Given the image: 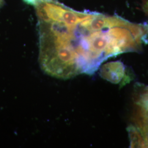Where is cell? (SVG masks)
Here are the masks:
<instances>
[{
  "label": "cell",
  "instance_id": "5",
  "mask_svg": "<svg viewBox=\"0 0 148 148\" xmlns=\"http://www.w3.org/2000/svg\"><path fill=\"white\" fill-rule=\"evenodd\" d=\"M3 2V0H0V7L2 5Z\"/></svg>",
  "mask_w": 148,
  "mask_h": 148
},
{
  "label": "cell",
  "instance_id": "2",
  "mask_svg": "<svg viewBox=\"0 0 148 148\" xmlns=\"http://www.w3.org/2000/svg\"><path fill=\"white\" fill-rule=\"evenodd\" d=\"M123 65L120 62L105 64L101 70V75L105 79L113 83L119 82L124 76Z\"/></svg>",
  "mask_w": 148,
  "mask_h": 148
},
{
  "label": "cell",
  "instance_id": "3",
  "mask_svg": "<svg viewBox=\"0 0 148 148\" xmlns=\"http://www.w3.org/2000/svg\"><path fill=\"white\" fill-rule=\"evenodd\" d=\"M129 133L131 138V147H145L147 146L142 134L136 127L129 128Z\"/></svg>",
  "mask_w": 148,
  "mask_h": 148
},
{
  "label": "cell",
  "instance_id": "4",
  "mask_svg": "<svg viewBox=\"0 0 148 148\" xmlns=\"http://www.w3.org/2000/svg\"><path fill=\"white\" fill-rule=\"evenodd\" d=\"M26 3L30 5H34L35 3L37 2L38 0H23Z\"/></svg>",
  "mask_w": 148,
  "mask_h": 148
},
{
  "label": "cell",
  "instance_id": "1",
  "mask_svg": "<svg viewBox=\"0 0 148 148\" xmlns=\"http://www.w3.org/2000/svg\"><path fill=\"white\" fill-rule=\"evenodd\" d=\"M118 18L74 11L59 2L52 5L38 21L43 71L63 79L94 73L101 63L106 28Z\"/></svg>",
  "mask_w": 148,
  "mask_h": 148
}]
</instances>
